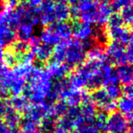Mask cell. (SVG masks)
<instances>
[{
	"label": "cell",
	"instance_id": "obj_1",
	"mask_svg": "<svg viewBox=\"0 0 133 133\" xmlns=\"http://www.w3.org/2000/svg\"><path fill=\"white\" fill-rule=\"evenodd\" d=\"M23 90V95L33 104H41L45 100L53 83V79L45 69L33 66L32 71Z\"/></svg>",
	"mask_w": 133,
	"mask_h": 133
},
{
	"label": "cell",
	"instance_id": "obj_2",
	"mask_svg": "<svg viewBox=\"0 0 133 133\" xmlns=\"http://www.w3.org/2000/svg\"><path fill=\"white\" fill-rule=\"evenodd\" d=\"M105 56L110 64H131L132 62V43L124 45L117 41H112L108 44Z\"/></svg>",
	"mask_w": 133,
	"mask_h": 133
},
{
	"label": "cell",
	"instance_id": "obj_3",
	"mask_svg": "<svg viewBox=\"0 0 133 133\" xmlns=\"http://www.w3.org/2000/svg\"><path fill=\"white\" fill-rule=\"evenodd\" d=\"M86 49L78 40H66L64 51V63L71 68L78 66L85 62Z\"/></svg>",
	"mask_w": 133,
	"mask_h": 133
},
{
	"label": "cell",
	"instance_id": "obj_4",
	"mask_svg": "<svg viewBox=\"0 0 133 133\" xmlns=\"http://www.w3.org/2000/svg\"><path fill=\"white\" fill-rule=\"evenodd\" d=\"M131 123H130L127 117L121 112L113 111L108 115L105 131L109 133H122L128 131L131 128Z\"/></svg>",
	"mask_w": 133,
	"mask_h": 133
},
{
	"label": "cell",
	"instance_id": "obj_5",
	"mask_svg": "<svg viewBox=\"0 0 133 133\" xmlns=\"http://www.w3.org/2000/svg\"><path fill=\"white\" fill-rule=\"evenodd\" d=\"M28 44L31 51L34 53L35 59L37 61L41 63H45L51 59L53 51L52 46L41 43L39 37L33 36L28 41Z\"/></svg>",
	"mask_w": 133,
	"mask_h": 133
},
{
	"label": "cell",
	"instance_id": "obj_6",
	"mask_svg": "<svg viewBox=\"0 0 133 133\" xmlns=\"http://www.w3.org/2000/svg\"><path fill=\"white\" fill-rule=\"evenodd\" d=\"M90 99L94 105L99 107L100 110H104L109 113L113 112L116 109V103L109 96L104 89H97L91 94Z\"/></svg>",
	"mask_w": 133,
	"mask_h": 133
},
{
	"label": "cell",
	"instance_id": "obj_7",
	"mask_svg": "<svg viewBox=\"0 0 133 133\" xmlns=\"http://www.w3.org/2000/svg\"><path fill=\"white\" fill-rule=\"evenodd\" d=\"M105 32L108 38H110L114 41H117V42L124 45L125 46L132 43L131 30L124 25L107 28V30Z\"/></svg>",
	"mask_w": 133,
	"mask_h": 133
},
{
	"label": "cell",
	"instance_id": "obj_8",
	"mask_svg": "<svg viewBox=\"0 0 133 133\" xmlns=\"http://www.w3.org/2000/svg\"><path fill=\"white\" fill-rule=\"evenodd\" d=\"M14 78L12 70L5 63L0 64V99H6L9 97V87Z\"/></svg>",
	"mask_w": 133,
	"mask_h": 133
},
{
	"label": "cell",
	"instance_id": "obj_9",
	"mask_svg": "<svg viewBox=\"0 0 133 133\" xmlns=\"http://www.w3.org/2000/svg\"><path fill=\"white\" fill-rule=\"evenodd\" d=\"M54 0H43L41 5L38 7L41 24H42L43 25H50L57 21L54 14Z\"/></svg>",
	"mask_w": 133,
	"mask_h": 133
},
{
	"label": "cell",
	"instance_id": "obj_10",
	"mask_svg": "<svg viewBox=\"0 0 133 133\" xmlns=\"http://www.w3.org/2000/svg\"><path fill=\"white\" fill-rule=\"evenodd\" d=\"M51 105V104L46 101L41 104H33L32 105H29L27 110L24 111V116L40 123L45 115H48Z\"/></svg>",
	"mask_w": 133,
	"mask_h": 133
},
{
	"label": "cell",
	"instance_id": "obj_11",
	"mask_svg": "<svg viewBox=\"0 0 133 133\" xmlns=\"http://www.w3.org/2000/svg\"><path fill=\"white\" fill-rule=\"evenodd\" d=\"M72 28V36L76 38V40H78L80 41H86L94 37V29L92 27V24H87L83 21H78L73 24Z\"/></svg>",
	"mask_w": 133,
	"mask_h": 133
},
{
	"label": "cell",
	"instance_id": "obj_12",
	"mask_svg": "<svg viewBox=\"0 0 133 133\" xmlns=\"http://www.w3.org/2000/svg\"><path fill=\"white\" fill-rule=\"evenodd\" d=\"M45 70L49 73V75L51 77L52 79L57 80L66 78L68 73L71 72L72 68L65 63H58V62H51Z\"/></svg>",
	"mask_w": 133,
	"mask_h": 133
},
{
	"label": "cell",
	"instance_id": "obj_13",
	"mask_svg": "<svg viewBox=\"0 0 133 133\" xmlns=\"http://www.w3.org/2000/svg\"><path fill=\"white\" fill-rule=\"evenodd\" d=\"M48 27L60 38L61 41L69 40L72 36V25L66 21H56L48 25Z\"/></svg>",
	"mask_w": 133,
	"mask_h": 133
},
{
	"label": "cell",
	"instance_id": "obj_14",
	"mask_svg": "<svg viewBox=\"0 0 133 133\" xmlns=\"http://www.w3.org/2000/svg\"><path fill=\"white\" fill-rule=\"evenodd\" d=\"M115 74L119 83L122 84H129L132 82L133 72L131 64H122L118 65L116 68L114 70Z\"/></svg>",
	"mask_w": 133,
	"mask_h": 133
},
{
	"label": "cell",
	"instance_id": "obj_15",
	"mask_svg": "<svg viewBox=\"0 0 133 133\" xmlns=\"http://www.w3.org/2000/svg\"><path fill=\"white\" fill-rule=\"evenodd\" d=\"M116 108L119 109V112L123 114L127 117V121L132 122V110H133V101L132 97L129 96H121L118 99V103L116 104Z\"/></svg>",
	"mask_w": 133,
	"mask_h": 133
},
{
	"label": "cell",
	"instance_id": "obj_16",
	"mask_svg": "<svg viewBox=\"0 0 133 133\" xmlns=\"http://www.w3.org/2000/svg\"><path fill=\"white\" fill-rule=\"evenodd\" d=\"M16 34L15 30L7 24H0V47L3 48L12 45L15 41Z\"/></svg>",
	"mask_w": 133,
	"mask_h": 133
},
{
	"label": "cell",
	"instance_id": "obj_17",
	"mask_svg": "<svg viewBox=\"0 0 133 133\" xmlns=\"http://www.w3.org/2000/svg\"><path fill=\"white\" fill-rule=\"evenodd\" d=\"M3 122L9 129H17L19 125L21 117H20V113L16 111L15 109L9 105L8 110L6 111L4 116L3 117Z\"/></svg>",
	"mask_w": 133,
	"mask_h": 133
},
{
	"label": "cell",
	"instance_id": "obj_18",
	"mask_svg": "<svg viewBox=\"0 0 133 133\" xmlns=\"http://www.w3.org/2000/svg\"><path fill=\"white\" fill-rule=\"evenodd\" d=\"M78 133H101L94 121V118L84 119L81 117L76 125Z\"/></svg>",
	"mask_w": 133,
	"mask_h": 133
},
{
	"label": "cell",
	"instance_id": "obj_19",
	"mask_svg": "<svg viewBox=\"0 0 133 133\" xmlns=\"http://www.w3.org/2000/svg\"><path fill=\"white\" fill-rule=\"evenodd\" d=\"M55 2V1H54ZM54 14L57 21H66L71 16V9L68 2H55Z\"/></svg>",
	"mask_w": 133,
	"mask_h": 133
},
{
	"label": "cell",
	"instance_id": "obj_20",
	"mask_svg": "<svg viewBox=\"0 0 133 133\" xmlns=\"http://www.w3.org/2000/svg\"><path fill=\"white\" fill-rule=\"evenodd\" d=\"M39 39L41 43L48 45H50V46H54V45H57L60 41H62L60 40V38H59L49 27L45 28L44 30L41 31Z\"/></svg>",
	"mask_w": 133,
	"mask_h": 133
},
{
	"label": "cell",
	"instance_id": "obj_21",
	"mask_svg": "<svg viewBox=\"0 0 133 133\" xmlns=\"http://www.w3.org/2000/svg\"><path fill=\"white\" fill-rule=\"evenodd\" d=\"M114 11L111 9V6L108 3H99V15H98V26H103L106 24L108 19Z\"/></svg>",
	"mask_w": 133,
	"mask_h": 133
},
{
	"label": "cell",
	"instance_id": "obj_22",
	"mask_svg": "<svg viewBox=\"0 0 133 133\" xmlns=\"http://www.w3.org/2000/svg\"><path fill=\"white\" fill-rule=\"evenodd\" d=\"M9 104L19 113H24L30 105V101L24 95H14L9 100Z\"/></svg>",
	"mask_w": 133,
	"mask_h": 133
},
{
	"label": "cell",
	"instance_id": "obj_23",
	"mask_svg": "<svg viewBox=\"0 0 133 133\" xmlns=\"http://www.w3.org/2000/svg\"><path fill=\"white\" fill-rule=\"evenodd\" d=\"M19 127L21 129V133H41L39 122L30 120L25 116L21 118Z\"/></svg>",
	"mask_w": 133,
	"mask_h": 133
},
{
	"label": "cell",
	"instance_id": "obj_24",
	"mask_svg": "<svg viewBox=\"0 0 133 133\" xmlns=\"http://www.w3.org/2000/svg\"><path fill=\"white\" fill-rule=\"evenodd\" d=\"M68 105L66 104V103L64 100H57L55 103H53L51 105L50 110H49V115L55 117L56 119H58L66 114V110L68 109Z\"/></svg>",
	"mask_w": 133,
	"mask_h": 133
},
{
	"label": "cell",
	"instance_id": "obj_25",
	"mask_svg": "<svg viewBox=\"0 0 133 133\" xmlns=\"http://www.w3.org/2000/svg\"><path fill=\"white\" fill-rule=\"evenodd\" d=\"M34 27L29 23H21L18 26V36L20 41H27L34 36Z\"/></svg>",
	"mask_w": 133,
	"mask_h": 133
},
{
	"label": "cell",
	"instance_id": "obj_26",
	"mask_svg": "<svg viewBox=\"0 0 133 133\" xmlns=\"http://www.w3.org/2000/svg\"><path fill=\"white\" fill-rule=\"evenodd\" d=\"M57 119L51 115H45L40 122V130L41 133L54 132L57 127Z\"/></svg>",
	"mask_w": 133,
	"mask_h": 133
},
{
	"label": "cell",
	"instance_id": "obj_27",
	"mask_svg": "<svg viewBox=\"0 0 133 133\" xmlns=\"http://www.w3.org/2000/svg\"><path fill=\"white\" fill-rule=\"evenodd\" d=\"M83 91L78 89H72L63 99L68 106H78L83 100Z\"/></svg>",
	"mask_w": 133,
	"mask_h": 133
},
{
	"label": "cell",
	"instance_id": "obj_28",
	"mask_svg": "<svg viewBox=\"0 0 133 133\" xmlns=\"http://www.w3.org/2000/svg\"><path fill=\"white\" fill-rule=\"evenodd\" d=\"M86 57H88L89 60L100 61L106 59L105 52L99 45H94L90 49H89L88 52L86 53Z\"/></svg>",
	"mask_w": 133,
	"mask_h": 133
},
{
	"label": "cell",
	"instance_id": "obj_29",
	"mask_svg": "<svg viewBox=\"0 0 133 133\" xmlns=\"http://www.w3.org/2000/svg\"><path fill=\"white\" fill-rule=\"evenodd\" d=\"M105 91L109 96L113 100L118 99L121 96H122V89L120 86V83H112L106 84L105 86Z\"/></svg>",
	"mask_w": 133,
	"mask_h": 133
},
{
	"label": "cell",
	"instance_id": "obj_30",
	"mask_svg": "<svg viewBox=\"0 0 133 133\" xmlns=\"http://www.w3.org/2000/svg\"><path fill=\"white\" fill-rule=\"evenodd\" d=\"M108 118V113L104 110H99V112H96V115L94 116V121L99 128L101 133H104L105 131V127H106V121Z\"/></svg>",
	"mask_w": 133,
	"mask_h": 133
},
{
	"label": "cell",
	"instance_id": "obj_31",
	"mask_svg": "<svg viewBox=\"0 0 133 133\" xmlns=\"http://www.w3.org/2000/svg\"><path fill=\"white\" fill-rule=\"evenodd\" d=\"M121 18L124 24L131 25L133 21V11L131 5H128L121 10Z\"/></svg>",
	"mask_w": 133,
	"mask_h": 133
},
{
	"label": "cell",
	"instance_id": "obj_32",
	"mask_svg": "<svg viewBox=\"0 0 133 133\" xmlns=\"http://www.w3.org/2000/svg\"><path fill=\"white\" fill-rule=\"evenodd\" d=\"M29 49H30V46L27 41L19 40L18 41H15V42L13 43L11 51L13 53H15V55H20L22 53H24V52L27 51H29Z\"/></svg>",
	"mask_w": 133,
	"mask_h": 133
},
{
	"label": "cell",
	"instance_id": "obj_33",
	"mask_svg": "<svg viewBox=\"0 0 133 133\" xmlns=\"http://www.w3.org/2000/svg\"><path fill=\"white\" fill-rule=\"evenodd\" d=\"M17 59V64L22 63V64H32V62L35 60L34 53L31 51H27L24 53L20 55H15Z\"/></svg>",
	"mask_w": 133,
	"mask_h": 133
},
{
	"label": "cell",
	"instance_id": "obj_34",
	"mask_svg": "<svg viewBox=\"0 0 133 133\" xmlns=\"http://www.w3.org/2000/svg\"><path fill=\"white\" fill-rule=\"evenodd\" d=\"M132 0H112L111 9L113 11H121V10L128 5H131Z\"/></svg>",
	"mask_w": 133,
	"mask_h": 133
},
{
	"label": "cell",
	"instance_id": "obj_35",
	"mask_svg": "<svg viewBox=\"0 0 133 133\" xmlns=\"http://www.w3.org/2000/svg\"><path fill=\"white\" fill-rule=\"evenodd\" d=\"M108 25L107 28H112V27H117V26H121L124 25V23L122 21L120 15L118 14H113L111 15L110 17L108 19Z\"/></svg>",
	"mask_w": 133,
	"mask_h": 133
},
{
	"label": "cell",
	"instance_id": "obj_36",
	"mask_svg": "<svg viewBox=\"0 0 133 133\" xmlns=\"http://www.w3.org/2000/svg\"><path fill=\"white\" fill-rule=\"evenodd\" d=\"M9 107V101H7L6 99H0V120L3 119V117L4 116Z\"/></svg>",
	"mask_w": 133,
	"mask_h": 133
},
{
	"label": "cell",
	"instance_id": "obj_37",
	"mask_svg": "<svg viewBox=\"0 0 133 133\" xmlns=\"http://www.w3.org/2000/svg\"><path fill=\"white\" fill-rule=\"evenodd\" d=\"M122 89V94H124L125 96H129V97H132V92H133V89H132V85L131 83H129V84H125L124 85Z\"/></svg>",
	"mask_w": 133,
	"mask_h": 133
},
{
	"label": "cell",
	"instance_id": "obj_38",
	"mask_svg": "<svg viewBox=\"0 0 133 133\" xmlns=\"http://www.w3.org/2000/svg\"><path fill=\"white\" fill-rule=\"evenodd\" d=\"M43 0H24V3H25L26 5H28L29 7H30V8H38L41 3H42Z\"/></svg>",
	"mask_w": 133,
	"mask_h": 133
},
{
	"label": "cell",
	"instance_id": "obj_39",
	"mask_svg": "<svg viewBox=\"0 0 133 133\" xmlns=\"http://www.w3.org/2000/svg\"><path fill=\"white\" fill-rule=\"evenodd\" d=\"M20 0H3V2L5 3V4L8 6L9 9H14L19 5Z\"/></svg>",
	"mask_w": 133,
	"mask_h": 133
},
{
	"label": "cell",
	"instance_id": "obj_40",
	"mask_svg": "<svg viewBox=\"0 0 133 133\" xmlns=\"http://www.w3.org/2000/svg\"><path fill=\"white\" fill-rule=\"evenodd\" d=\"M7 129H8V127L5 125L4 122H3L2 120H0V133H3Z\"/></svg>",
	"mask_w": 133,
	"mask_h": 133
},
{
	"label": "cell",
	"instance_id": "obj_41",
	"mask_svg": "<svg viewBox=\"0 0 133 133\" xmlns=\"http://www.w3.org/2000/svg\"><path fill=\"white\" fill-rule=\"evenodd\" d=\"M4 56H5L4 50H3V48L0 47V64L3 62V60H4Z\"/></svg>",
	"mask_w": 133,
	"mask_h": 133
},
{
	"label": "cell",
	"instance_id": "obj_42",
	"mask_svg": "<svg viewBox=\"0 0 133 133\" xmlns=\"http://www.w3.org/2000/svg\"><path fill=\"white\" fill-rule=\"evenodd\" d=\"M3 133H21V131H19L16 129H7V130Z\"/></svg>",
	"mask_w": 133,
	"mask_h": 133
},
{
	"label": "cell",
	"instance_id": "obj_43",
	"mask_svg": "<svg viewBox=\"0 0 133 133\" xmlns=\"http://www.w3.org/2000/svg\"><path fill=\"white\" fill-rule=\"evenodd\" d=\"M66 1H68V3H71L72 5H75V4H77V3H78V0H66Z\"/></svg>",
	"mask_w": 133,
	"mask_h": 133
},
{
	"label": "cell",
	"instance_id": "obj_44",
	"mask_svg": "<svg viewBox=\"0 0 133 133\" xmlns=\"http://www.w3.org/2000/svg\"><path fill=\"white\" fill-rule=\"evenodd\" d=\"M99 1L102 3H109V2L112 1V0H99Z\"/></svg>",
	"mask_w": 133,
	"mask_h": 133
},
{
	"label": "cell",
	"instance_id": "obj_45",
	"mask_svg": "<svg viewBox=\"0 0 133 133\" xmlns=\"http://www.w3.org/2000/svg\"><path fill=\"white\" fill-rule=\"evenodd\" d=\"M89 1H93V0H78V2H89Z\"/></svg>",
	"mask_w": 133,
	"mask_h": 133
},
{
	"label": "cell",
	"instance_id": "obj_46",
	"mask_svg": "<svg viewBox=\"0 0 133 133\" xmlns=\"http://www.w3.org/2000/svg\"><path fill=\"white\" fill-rule=\"evenodd\" d=\"M68 133H78V132L77 131V130H72V131H68Z\"/></svg>",
	"mask_w": 133,
	"mask_h": 133
},
{
	"label": "cell",
	"instance_id": "obj_47",
	"mask_svg": "<svg viewBox=\"0 0 133 133\" xmlns=\"http://www.w3.org/2000/svg\"><path fill=\"white\" fill-rule=\"evenodd\" d=\"M55 2H68L66 0H54Z\"/></svg>",
	"mask_w": 133,
	"mask_h": 133
},
{
	"label": "cell",
	"instance_id": "obj_48",
	"mask_svg": "<svg viewBox=\"0 0 133 133\" xmlns=\"http://www.w3.org/2000/svg\"><path fill=\"white\" fill-rule=\"evenodd\" d=\"M122 133H131V131H124V132H122Z\"/></svg>",
	"mask_w": 133,
	"mask_h": 133
},
{
	"label": "cell",
	"instance_id": "obj_49",
	"mask_svg": "<svg viewBox=\"0 0 133 133\" xmlns=\"http://www.w3.org/2000/svg\"><path fill=\"white\" fill-rule=\"evenodd\" d=\"M51 133H54V132H51Z\"/></svg>",
	"mask_w": 133,
	"mask_h": 133
}]
</instances>
